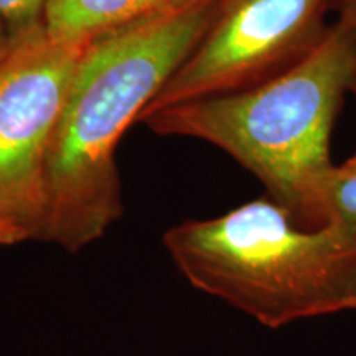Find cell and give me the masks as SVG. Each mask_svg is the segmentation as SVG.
<instances>
[{
	"mask_svg": "<svg viewBox=\"0 0 356 356\" xmlns=\"http://www.w3.org/2000/svg\"><path fill=\"white\" fill-rule=\"evenodd\" d=\"M222 0H198L91 40L44 163L38 241L78 252L122 215L115 149L207 30Z\"/></svg>",
	"mask_w": 356,
	"mask_h": 356,
	"instance_id": "obj_1",
	"label": "cell"
},
{
	"mask_svg": "<svg viewBox=\"0 0 356 356\" xmlns=\"http://www.w3.org/2000/svg\"><path fill=\"white\" fill-rule=\"evenodd\" d=\"M356 79L353 25L338 19L310 53L256 86L168 106L142 122L159 136L216 145L266 186L297 225L320 228L330 137Z\"/></svg>",
	"mask_w": 356,
	"mask_h": 356,
	"instance_id": "obj_2",
	"label": "cell"
},
{
	"mask_svg": "<svg viewBox=\"0 0 356 356\" xmlns=\"http://www.w3.org/2000/svg\"><path fill=\"white\" fill-rule=\"evenodd\" d=\"M163 246L191 286L269 328L356 309V234L304 228L270 198L172 226Z\"/></svg>",
	"mask_w": 356,
	"mask_h": 356,
	"instance_id": "obj_3",
	"label": "cell"
},
{
	"mask_svg": "<svg viewBox=\"0 0 356 356\" xmlns=\"http://www.w3.org/2000/svg\"><path fill=\"white\" fill-rule=\"evenodd\" d=\"M89 43L40 22L0 60V213L26 239L38 241L48 147Z\"/></svg>",
	"mask_w": 356,
	"mask_h": 356,
	"instance_id": "obj_4",
	"label": "cell"
},
{
	"mask_svg": "<svg viewBox=\"0 0 356 356\" xmlns=\"http://www.w3.org/2000/svg\"><path fill=\"white\" fill-rule=\"evenodd\" d=\"M335 0H222L200 43L139 121L168 106L256 86L300 61L330 29Z\"/></svg>",
	"mask_w": 356,
	"mask_h": 356,
	"instance_id": "obj_5",
	"label": "cell"
},
{
	"mask_svg": "<svg viewBox=\"0 0 356 356\" xmlns=\"http://www.w3.org/2000/svg\"><path fill=\"white\" fill-rule=\"evenodd\" d=\"M195 2L198 0H48L43 24L58 37L92 40Z\"/></svg>",
	"mask_w": 356,
	"mask_h": 356,
	"instance_id": "obj_6",
	"label": "cell"
},
{
	"mask_svg": "<svg viewBox=\"0 0 356 356\" xmlns=\"http://www.w3.org/2000/svg\"><path fill=\"white\" fill-rule=\"evenodd\" d=\"M322 226L328 222L356 234V167L333 165L323 178L318 195Z\"/></svg>",
	"mask_w": 356,
	"mask_h": 356,
	"instance_id": "obj_7",
	"label": "cell"
},
{
	"mask_svg": "<svg viewBox=\"0 0 356 356\" xmlns=\"http://www.w3.org/2000/svg\"><path fill=\"white\" fill-rule=\"evenodd\" d=\"M48 0H0V22L19 37L33 25L43 22Z\"/></svg>",
	"mask_w": 356,
	"mask_h": 356,
	"instance_id": "obj_8",
	"label": "cell"
},
{
	"mask_svg": "<svg viewBox=\"0 0 356 356\" xmlns=\"http://www.w3.org/2000/svg\"><path fill=\"white\" fill-rule=\"evenodd\" d=\"M26 241V236L0 213V248Z\"/></svg>",
	"mask_w": 356,
	"mask_h": 356,
	"instance_id": "obj_9",
	"label": "cell"
},
{
	"mask_svg": "<svg viewBox=\"0 0 356 356\" xmlns=\"http://www.w3.org/2000/svg\"><path fill=\"white\" fill-rule=\"evenodd\" d=\"M335 8L340 12V19L348 24H356V0H335Z\"/></svg>",
	"mask_w": 356,
	"mask_h": 356,
	"instance_id": "obj_10",
	"label": "cell"
},
{
	"mask_svg": "<svg viewBox=\"0 0 356 356\" xmlns=\"http://www.w3.org/2000/svg\"><path fill=\"white\" fill-rule=\"evenodd\" d=\"M15 40L17 37L10 32V30H8V26L3 24V22H0V60L10 51L13 43H15Z\"/></svg>",
	"mask_w": 356,
	"mask_h": 356,
	"instance_id": "obj_11",
	"label": "cell"
},
{
	"mask_svg": "<svg viewBox=\"0 0 356 356\" xmlns=\"http://www.w3.org/2000/svg\"><path fill=\"white\" fill-rule=\"evenodd\" d=\"M351 91H355L356 92V79H355V83H353V88H351ZM346 163H350V165H353V167H356V152L351 155V157L346 160Z\"/></svg>",
	"mask_w": 356,
	"mask_h": 356,
	"instance_id": "obj_12",
	"label": "cell"
},
{
	"mask_svg": "<svg viewBox=\"0 0 356 356\" xmlns=\"http://www.w3.org/2000/svg\"><path fill=\"white\" fill-rule=\"evenodd\" d=\"M353 30H355V38H356V24H353Z\"/></svg>",
	"mask_w": 356,
	"mask_h": 356,
	"instance_id": "obj_13",
	"label": "cell"
}]
</instances>
